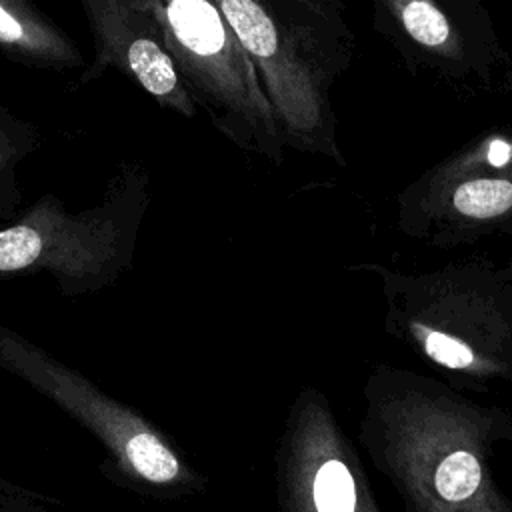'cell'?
Listing matches in <instances>:
<instances>
[{
	"mask_svg": "<svg viewBox=\"0 0 512 512\" xmlns=\"http://www.w3.org/2000/svg\"><path fill=\"white\" fill-rule=\"evenodd\" d=\"M252 62L286 148L346 166L332 92L356 36L344 0H216Z\"/></svg>",
	"mask_w": 512,
	"mask_h": 512,
	"instance_id": "1",
	"label": "cell"
},
{
	"mask_svg": "<svg viewBox=\"0 0 512 512\" xmlns=\"http://www.w3.org/2000/svg\"><path fill=\"white\" fill-rule=\"evenodd\" d=\"M150 204V172L138 160H122L98 202L78 212L42 194L0 228V276L44 270L72 294L100 288L132 264Z\"/></svg>",
	"mask_w": 512,
	"mask_h": 512,
	"instance_id": "2",
	"label": "cell"
},
{
	"mask_svg": "<svg viewBox=\"0 0 512 512\" xmlns=\"http://www.w3.org/2000/svg\"><path fill=\"white\" fill-rule=\"evenodd\" d=\"M140 2L208 124L242 154L282 166L286 146L278 118L216 0Z\"/></svg>",
	"mask_w": 512,
	"mask_h": 512,
	"instance_id": "3",
	"label": "cell"
},
{
	"mask_svg": "<svg viewBox=\"0 0 512 512\" xmlns=\"http://www.w3.org/2000/svg\"><path fill=\"white\" fill-rule=\"evenodd\" d=\"M396 226L434 248L512 234V122L478 132L414 178L396 198Z\"/></svg>",
	"mask_w": 512,
	"mask_h": 512,
	"instance_id": "4",
	"label": "cell"
},
{
	"mask_svg": "<svg viewBox=\"0 0 512 512\" xmlns=\"http://www.w3.org/2000/svg\"><path fill=\"white\" fill-rule=\"evenodd\" d=\"M372 28L414 76L512 98V54L482 0H370Z\"/></svg>",
	"mask_w": 512,
	"mask_h": 512,
	"instance_id": "5",
	"label": "cell"
},
{
	"mask_svg": "<svg viewBox=\"0 0 512 512\" xmlns=\"http://www.w3.org/2000/svg\"><path fill=\"white\" fill-rule=\"evenodd\" d=\"M94 42V58L78 84H90L110 68L142 88L162 110L196 120L184 78L162 38L154 16L140 0H80Z\"/></svg>",
	"mask_w": 512,
	"mask_h": 512,
	"instance_id": "6",
	"label": "cell"
},
{
	"mask_svg": "<svg viewBox=\"0 0 512 512\" xmlns=\"http://www.w3.org/2000/svg\"><path fill=\"white\" fill-rule=\"evenodd\" d=\"M0 58L60 74L86 68L78 44L32 0H0Z\"/></svg>",
	"mask_w": 512,
	"mask_h": 512,
	"instance_id": "7",
	"label": "cell"
},
{
	"mask_svg": "<svg viewBox=\"0 0 512 512\" xmlns=\"http://www.w3.org/2000/svg\"><path fill=\"white\" fill-rule=\"evenodd\" d=\"M38 142V126L0 104V222L8 224L20 214L18 166L36 150Z\"/></svg>",
	"mask_w": 512,
	"mask_h": 512,
	"instance_id": "8",
	"label": "cell"
},
{
	"mask_svg": "<svg viewBox=\"0 0 512 512\" xmlns=\"http://www.w3.org/2000/svg\"><path fill=\"white\" fill-rule=\"evenodd\" d=\"M124 452L132 468L146 480L162 484L178 476L176 456L150 432L132 434L124 444Z\"/></svg>",
	"mask_w": 512,
	"mask_h": 512,
	"instance_id": "9",
	"label": "cell"
},
{
	"mask_svg": "<svg viewBox=\"0 0 512 512\" xmlns=\"http://www.w3.org/2000/svg\"><path fill=\"white\" fill-rule=\"evenodd\" d=\"M480 480V462L464 450H456L446 456L434 476L438 494L448 502H462L470 498L480 486Z\"/></svg>",
	"mask_w": 512,
	"mask_h": 512,
	"instance_id": "10",
	"label": "cell"
},
{
	"mask_svg": "<svg viewBox=\"0 0 512 512\" xmlns=\"http://www.w3.org/2000/svg\"><path fill=\"white\" fill-rule=\"evenodd\" d=\"M314 502L318 512H354L356 488L342 462L330 460L322 464L314 480Z\"/></svg>",
	"mask_w": 512,
	"mask_h": 512,
	"instance_id": "11",
	"label": "cell"
},
{
	"mask_svg": "<svg viewBox=\"0 0 512 512\" xmlns=\"http://www.w3.org/2000/svg\"><path fill=\"white\" fill-rule=\"evenodd\" d=\"M422 338L426 354L446 368H468L474 362V350L458 338L434 330L422 332Z\"/></svg>",
	"mask_w": 512,
	"mask_h": 512,
	"instance_id": "12",
	"label": "cell"
}]
</instances>
